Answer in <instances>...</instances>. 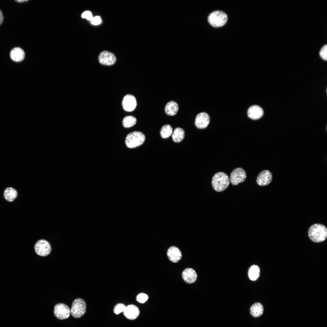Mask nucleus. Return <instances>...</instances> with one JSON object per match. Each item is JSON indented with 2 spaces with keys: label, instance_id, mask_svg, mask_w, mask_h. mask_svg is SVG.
<instances>
[{
  "label": "nucleus",
  "instance_id": "obj_1",
  "mask_svg": "<svg viewBox=\"0 0 327 327\" xmlns=\"http://www.w3.org/2000/svg\"><path fill=\"white\" fill-rule=\"evenodd\" d=\"M308 235L310 239L314 242H323L327 237V229L323 224H314L309 228Z\"/></svg>",
  "mask_w": 327,
  "mask_h": 327
},
{
  "label": "nucleus",
  "instance_id": "obj_2",
  "mask_svg": "<svg viewBox=\"0 0 327 327\" xmlns=\"http://www.w3.org/2000/svg\"><path fill=\"white\" fill-rule=\"evenodd\" d=\"M230 182L229 177L226 173L219 172L213 177L212 184L215 191L220 192L224 190L228 187Z\"/></svg>",
  "mask_w": 327,
  "mask_h": 327
},
{
  "label": "nucleus",
  "instance_id": "obj_3",
  "mask_svg": "<svg viewBox=\"0 0 327 327\" xmlns=\"http://www.w3.org/2000/svg\"><path fill=\"white\" fill-rule=\"evenodd\" d=\"M228 20L227 14L223 12L216 10L211 13L208 17L209 23L213 27L219 28L224 26Z\"/></svg>",
  "mask_w": 327,
  "mask_h": 327
},
{
  "label": "nucleus",
  "instance_id": "obj_4",
  "mask_svg": "<svg viewBox=\"0 0 327 327\" xmlns=\"http://www.w3.org/2000/svg\"><path fill=\"white\" fill-rule=\"evenodd\" d=\"M145 137L141 132L135 131L131 132L126 136L125 143L127 146L129 148L138 147L145 141Z\"/></svg>",
  "mask_w": 327,
  "mask_h": 327
},
{
  "label": "nucleus",
  "instance_id": "obj_5",
  "mask_svg": "<svg viewBox=\"0 0 327 327\" xmlns=\"http://www.w3.org/2000/svg\"><path fill=\"white\" fill-rule=\"evenodd\" d=\"M86 308V305L85 301L82 299L78 298L73 302L70 312L74 317L79 318L85 314Z\"/></svg>",
  "mask_w": 327,
  "mask_h": 327
},
{
  "label": "nucleus",
  "instance_id": "obj_6",
  "mask_svg": "<svg viewBox=\"0 0 327 327\" xmlns=\"http://www.w3.org/2000/svg\"><path fill=\"white\" fill-rule=\"evenodd\" d=\"M35 253L38 255L45 256L48 255L51 251L50 243L45 239H40L35 243L34 246Z\"/></svg>",
  "mask_w": 327,
  "mask_h": 327
},
{
  "label": "nucleus",
  "instance_id": "obj_7",
  "mask_svg": "<svg viewBox=\"0 0 327 327\" xmlns=\"http://www.w3.org/2000/svg\"><path fill=\"white\" fill-rule=\"evenodd\" d=\"M70 313L69 308L64 304L58 303L54 306V314L55 317L58 319L62 320L68 318Z\"/></svg>",
  "mask_w": 327,
  "mask_h": 327
},
{
  "label": "nucleus",
  "instance_id": "obj_8",
  "mask_svg": "<svg viewBox=\"0 0 327 327\" xmlns=\"http://www.w3.org/2000/svg\"><path fill=\"white\" fill-rule=\"evenodd\" d=\"M246 175L245 170L242 168L239 167L234 169L231 172L230 181L233 185H236L244 181Z\"/></svg>",
  "mask_w": 327,
  "mask_h": 327
},
{
  "label": "nucleus",
  "instance_id": "obj_9",
  "mask_svg": "<svg viewBox=\"0 0 327 327\" xmlns=\"http://www.w3.org/2000/svg\"><path fill=\"white\" fill-rule=\"evenodd\" d=\"M98 60L102 64L111 65L115 63L116 61V57L112 53L107 51L101 52L98 57Z\"/></svg>",
  "mask_w": 327,
  "mask_h": 327
},
{
  "label": "nucleus",
  "instance_id": "obj_10",
  "mask_svg": "<svg viewBox=\"0 0 327 327\" xmlns=\"http://www.w3.org/2000/svg\"><path fill=\"white\" fill-rule=\"evenodd\" d=\"M210 121V118L208 114L205 112H202L197 115L195 120V124L199 129H204L207 127Z\"/></svg>",
  "mask_w": 327,
  "mask_h": 327
},
{
  "label": "nucleus",
  "instance_id": "obj_11",
  "mask_svg": "<svg viewBox=\"0 0 327 327\" xmlns=\"http://www.w3.org/2000/svg\"><path fill=\"white\" fill-rule=\"evenodd\" d=\"M122 104L125 111L130 112L133 111L136 108L137 101L134 96L127 94L124 97Z\"/></svg>",
  "mask_w": 327,
  "mask_h": 327
},
{
  "label": "nucleus",
  "instance_id": "obj_12",
  "mask_svg": "<svg viewBox=\"0 0 327 327\" xmlns=\"http://www.w3.org/2000/svg\"><path fill=\"white\" fill-rule=\"evenodd\" d=\"M272 179V175L271 172L268 170H265L261 172L256 179V182L260 186H265L269 184Z\"/></svg>",
  "mask_w": 327,
  "mask_h": 327
},
{
  "label": "nucleus",
  "instance_id": "obj_13",
  "mask_svg": "<svg viewBox=\"0 0 327 327\" xmlns=\"http://www.w3.org/2000/svg\"><path fill=\"white\" fill-rule=\"evenodd\" d=\"M123 312L124 316L130 320L136 319L140 314L139 309L134 305H129L126 306Z\"/></svg>",
  "mask_w": 327,
  "mask_h": 327
},
{
  "label": "nucleus",
  "instance_id": "obj_14",
  "mask_svg": "<svg viewBox=\"0 0 327 327\" xmlns=\"http://www.w3.org/2000/svg\"><path fill=\"white\" fill-rule=\"evenodd\" d=\"M264 111L262 108L257 105H253L248 109L247 115L250 119L257 120L261 118L263 116Z\"/></svg>",
  "mask_w": 327,
  "mask_h": 327
},
{
  "label": "nucleus",
  "instance_id": "obj_15",
  "mask_svg": "<svg viewBox=\"0 0 327 327\" xmlns=\"http://www.w3.org/2000/svg\"><path fill=\"white\" fill-rule=\"evenodd\" d=\"M182 277L184 281L188 283H194L196 280L197 274L195 271L190 268L185 269L182 272Z\"/></svg>",
  "mask_w": 327,
  "mask_h": 327
},
{
  "label": "nucleus",
  "instance_id": "obj_16",
  "mask_svg": "<svg viewBox=\"0 0 327 327\" xmlns=\"http://www.w3.org/2000/svg\"><path fill=\"white\" fill-rule=\"evenodd\" d=\"M167 255L169 260L174 263L178 262L182 257L180 249L174 246H171L168 249Z\"/></svg>",
  "mask_w": 327,
  "mask_h": 327
},
{
  "label": "nucleus",
  "instance_id": "obj_17",
  "mask_svg": "<svg viewBox=\"0 0 327 327\" xmlns=\"http://www.w3.org/2000/svg\"><path fill=\"white\" fill-rule=\"evenodd\" d=\"M10 56L11 59L13 61L19 62L24 59L25 57V52L21 48L16 47L13 48L11 51Z\"/></svg>",
  "mask_w": 327,
  "mask_h": 327
},
{
  "label": "nucleus",
  "instance_id": "obj_18",
  "mask_svg": "<svg viewBox=\"0 0 327 327\" xmlns=\"http://www.w3.org/2000/svg\"><path fill=\"white\" fill-rule=\"evenodd\" d=\"M164 110L165 113L167 115L174 116L176 114L178 111V104L175 101H169L166 104Z\"/></svg>",
  "mask_w": 327,
  "mask_h": 327
},
{
  "label": "nucleus",
  "instance_id": "obj_19",
  "mask_svg": "<svg viewBox=\"0 0 327 327\" xmlns=\"http://www.w3.org/2000/svg\"><path fill=\"white\" fill-rule=\"evenodd\" d=\"M263 307L260 303L256 302L253 304L250 307V314L254 317H258L261 316L263 312Z\"/></svg>",
  "mask_w": 327,
  "mask_h": 327
},
{
  "label": "nucleus",
  "instance_id": "obj_20",
  "mask_svg": "<svg viewBox=\"0 0 327 327\" xmlns=\"http://www.w3.org/2000/svg\"><path fill=\"white\" fill-rule=\"evenodd\" d=\"M17 195V191L11 187L6 188L3 193V196L5 200L10 202L14 201L16 198Z\"/></svg>",
  "mask_w": 327,
  "mask_h": 327
},
{
  "label": "nucleus",
  "instance_id": "obj_21",
  "mask_svg": "<svg viewBox=\"0 0 327 327\" xmlns=\"http://www.w3.org/2000/svg\"><path fill=\"white\" fill-rule=\"evenodd\" d=\"M185 137L183 130L179 127L176 128L172 134V138L174 142L179 143L182 141Z\"/></svg>",
  "mask_w": 327,
  "mask_h": 327
},
{
  "label": "nucleus",
  "instance_id": "obj_22",
  "mask_svg": "<svg viewBox=\"0 0 327 327\" xmlns=\"http://www.w3.org/2000/svg\"><path fill=\"white\" fill-rule=\"evenodd\" d=\"M260 269L259 267L256 265L251 266L249 269L248 276L249 279L252 281L256 280L259 277Z\"/></svg>",
  "mask_w": 327,
  "mask_h": 327
},
{
  "label": "nucleus",
  "instance_id": "obj_23",
  "mask_svg": "<svg viewBox=\"0 0 327 327\" xmlns=\"http://www.w3.org/2000/svg\"><path fill=\"white\" fill-rule=\"evenodd\" d=\"M161 137L164 139L169 137L173 133V128L169 124H165L161 128L160 131Z\"/></svg>",
  "mask_w": 327,
  "mask_h": 327
},
{
  "label": "nucleus",
  "instance_id": "obj_24",
  "mask_svg": "<svg viewBox=\"0 0 327 327\" xmlns=\"http://www.w3.org/2000/svg\"><path fill=\"white\" fill-rule=\"evenodd\" d=\"M136 119L134 116H128L123 119L122 124L125 128H129L134 126L136 123Z\"/></svg>",
  "mask_w": 327,
  "mask_h": 327
},
{
  "label": "nucleus",
  "instance_id": "obj_25",
  "mask_svg": "<svg viewBox=\"0 0 327 327\" xmlns=\"http://www.w3.org/2000/svg\"><path fill=\"white\" fill-rule=\"evenodd\" d=\"M125 307L126 306L124 304L121 303H118L114 308V313L116 315H118L123 312Z\"/></svg>",
  "mask_w": 327,
  "mask_h": 327
},
{
  "label": "nucleus",
  "instance_id": "obj_26",
  "mask_svg": "<svg viewBox=\"0 0 327 327\" xmlns=\"http://www.w3.org/2000/svg\"><path fill=\"white\" fill-rule=\"evenodd\" d=\"M148 298L147 295L144 293H140L137 296L136 300L140 303H144L147 300Z\"/></svg>",
  "mask_w": 327,
  "mask_h": 327
},
{
  "label": "nucleus",
  "instance_id": "obj_27",
  "mask_svg": "<svg viewBox=\"0 0 327 327\" xmlns=\"http://www.w3.org/2000/svg\"><path fill=\"white\" fill-rule=\"evenodd\" d=\"M319 55L324 60L326 61L327 59V45H324L321 48Z\"/></svg>",
  "mask_w": 327,
  "mask_h": 327
},
{
  "label": "nucleus",
  "instance_id": "obj_28",
  "mask_svg": "<svg viewBox=\"0 0 327 327\" xmlns=\"http://www.w3.org/2000/svg\"><path fill=\"white\" fill-rule=\"evenodd\" d=\"M82 17L85 18L88 20H91L93 18L92 13L89 11L84 12L82 14Z\"/></svg>",
  "mask_w": 327,
  "mask_h": 327
},
{
  "label": "nucleus",
  "instance_id": "obj_29",
  "mask_svg": "<svg viewBox=\"0 0 327 327\" xmlns=\"http://www.w3.org/2000/svg\"><path fill=\"white\" fill-rule=\"evenodd\" d=\"M91 23L94 25H98L101 22V19L100 17L99 16H96L93 17L91 20Z\"/></svg>",
  "mask_w": 327,
  "mask_h": 327
},
{
  "label": "nucleus",
  "instance_id": "obj_30",
  "mask_svg": "<svg viewBox=\"0 0 327 327\" xmlns=\"http://www.w3.org/2000/svg\"><path fill=\"white\" fill-rule=\"evenodd\" d=\"M4 20V16L2 11L0 9V25L2 24Z\"/></svg>",
  "mask_w": 327,
  "mask_h": 327
},
{
  "label": "nucleus",
  "instance_id": "obj_31",
  "mask_svg": "<svg viewBox=\"0 0 327 327\" xmlns=\"http://www.w3.org/2000/svg\"><path fill=\"white\" fill-rule=\"evenodd\" d=\"M15 1L16 2H18L21 3V2H27V1H28V0H15Z\"/></svg>",
  "mask_w": 327,
  "mask_h": 327
}]
</instances>
